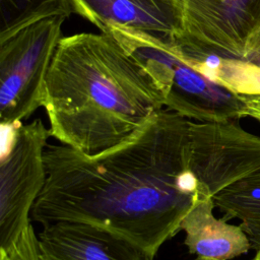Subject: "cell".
I'll use <instances>...</instances> for the list:
<instances>
[{
    "label": "cell",
    "instance_id": "1",
    "mask_svg": "<svg viewBox=\"0 0 260 260\" xmlns=\"http://www.w3.org/2000/svg\"><path fill=\"white\" fill-rule=\"evenodd\" d=\"M190 120L162 108L131 138L95 154L47 144L46 182L30 220L107 228L156 254L197 198Z\"/></svg>",
    "mask_w": 260,
    "mask_h": 260
},
{
    "label": "cell",
    "instance_id": "2",
    "mask_svg": "<svg viewBox=\"0 0 260 260\" xmlns=\"http://www.w3.org/2000/svg\"><path fill=\"white\" fill-rule=\"evenodd\" d=\"M50 136L85 154L131 138L164 107L153 78L112 35L61 38L46 77Z\"/></svg>",
    "mask_w": 260,
    "mask_h": 260
},
{
    "label": "cell",
    "instance_id": "3",
    "mask_svg": "<svg viewBox=\"0 0 260 260\" xmlns=\"http://www.w3.org/2000/svg\"><path fill=\"white\" fill-rule=\"evenodd\" d=\"M112 35L153 78L164 107L198 122L257 119L260 94L237 92L211 79L183 57L177 40H162L135 30L112 27Z\"/></svg>",
    "mask_w": 260,
    "mask_h": 260
},
{
    "label": "cell",
    "instance_id": "4",
    "mask_svg": "<svg viewBox=\"0 0 260 260\" xmlns=\"http://www.w3.org/2000/svg\"><path fill=\"white\" fill-rule=\"evenodd\" d=\"M64 20L45 18L0 41L1 126H15L44 107L46 77Z\"/></svg>",
    "mask_w": 260,
    "mask_h": 260
},
{
    "label": "cell",
    "instance_id": "5",
    "mask_svg": "<svg viewBox=\"0 0 260 260\" xmlns=\"http://www.w3.org/2000/svg\"><path fill=\"white\" fill-rule=\"evenodd\" d=\"M49 136L41 119L13 126L0 164V250L9 248L30 224L47 178L44 153Z\"/></svg>",
    "mask_w": 260,
    "mask_h": 260
},
{
    "label": "cell",
    "instance_id": "6",
    "mask_svg": "<svg viewBox=\"0 0 260 260\" xmlns=\"http://www.w3.org/2000/svg\"><path fill=\"white\" fill-rule=\"evenodd\" d=\"M238 121H190L188 166L198 195L213 198L260 171V137L244 130Z\"/></svg>",
    "mask_w": 260,
    "mask_h": 260
},
{
    "label": "cell",
    "instance_id": "7",
    "mask_svg": "<svg viewBox=\"0 0 260 260\" xmlns=\"http://www.w3.org/2000/svg\"><path fill=\"white\" fill-rule=\"evenodd\" d=\"M177 42L223 59L250 62L260 41V0H182Z\"/></svg>",
    "mask_w": 260,
    "mask_h": 260
},
{
    "label": "cell",
    "instance_id": "8",
    "mask_svg": "<svg viewBox=\"0 0 260 260\" xmlns=\"http://www.w3.org/2000/svg\"><path fill=\"white\" fill-rule=\"evenodd\" d=\"M41 260H153L154 254L107 228L56 221L38 234Z\"/></svg>",
    "mask_w": 260,
    "mask_h": 260
},
{
    "label": "cell",
    "instance_id": "9",
    "mask_svg": "<svg viewBox=\"0 0 260 260\" xmlns=\"http://www.w3.org/2000/svg\"><path fill=\"white\" fill-rule=\"evenodd\" d=\"M75 13L102 32L112 27L178 40L184 32L182 0H70Z\"/></svg>",
    "mask_w": 260,
    "mask_h": 260
},
{
    "label": "cell",
    "instance_id": "10",
    "mask_svg": "<svg viewBox=\"0 0 260 260\" xmlns=\"http://www.w3.org/2000/svg\"><path fill=\"white\" fill-rule=\"evenodd\" d=\"M213 198L197 194L191 209L180 223L185 233L184 244L196 257L193 260H233L252 248L242 226L228 223L224 217L216 218Z\"/></svg>",
    "mask_w": 260,
    "mask_h": 260
},
{
    "label": "cell",
    "instance_id": "11",
    "mask_svg": "<svg viewBox=\"0 0 260 260\" xmlns=\"http://www.w3.org/2000/svg\"><path fill=\"white\" fill-rule=\"evenodd\" d=\"M213 201L226 220L240 221L252 248L260 249V171L223 189Z\"/></svg>",
    "mask_w": 260,
    "mask_h": 260
},
{
    "label": "cell",
    "instance_id": "12",
    "mask_svg": "<svg viewBox=\"0 0 260 260\" xmlns=\"http://www.w3.org/2000/svg\"><path fill=\"white\" fill-rule=\"evenodd\" d=\"M72 13L70 0H0V41L42 19Z\"/></svg>",
    "mask_w": 260,
    "mask_h": 260
},
{
    "label": "cell",
    "instance_id": "13",
    "mask_svg": "<svg viewBox=\"0 0 260 260\" xmlns=\"http://www.w3.org/2000/svg\"><path fill=\"white\" fill-rule=\"evenodd\" d=\"M0 260H41L38 235L31 223L9 248L0 250Z\"/></svg>",
    "mask_w": 260,
    "mask_h": 260
},
{
    "label": "cell",
    "instance_id": "14",
    "mask_svg": "<svg viewBox=\"0 0 260 260\" xmlns=\"http://www.w3.org/2000/svg\"><path fill=\"white\" fill-rule=\"evenodd\" d=\"M257 58H260V41H259V44H258V45H257V47H256V50H255L254 55H253V57L251 58L250 62L254 61V60H255V59H257Z\"/></svg>",
    "mask_w": 260,
    "mask_h": 260
},
{
    "label": "cell",
    "instance_id": "15",
    "mask_svg": "<svg viewBox=\"0 0 260 260\" xmlns=\"http://www.w3.org/2000/svg\"><path fill=\"white\" fill-rule=\"evenodd\" d=\"M251 260H260V249L256 250V253H255L254 257Z\"/></svg>",
    "mask_w": 260,
    "mask_h": 260
}]
</instances>
